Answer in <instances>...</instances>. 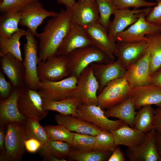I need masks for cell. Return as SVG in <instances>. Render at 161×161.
Instances as JSON below:
<instances>
[{"label":"cell","mask_w":161,"mask_h":161,"mask_svg":"<svg viewBox=\"0 0 161 161\" xmlns=\"http://www.w3.org/2000/svg\"><path fill=\"white\" fill-rule=\"evenodd\" d=\"M116 42L114 55L126 69L148 51L147 43L145 40L134 43Z\"/></svg>","instance_id":"cell-18"},{"label":"cell","mask_w":161,"mask_h":161,"mask_svg":"<svg viewBox=\"0 0 161 161\" xmlns=\"http://www.w3.org/2000/svg\"><path fill=\"white\" fill-rule=\"evenodd\" d=\"M131 89L125 77L109 82L97 95V105L103 109H110L130 96Z\"/></svg>","instance_id":"cell-4"},{"label":"cell","mask_w":161,"mask_h":161,"mask_svg":"<svg viewBox=\"0 0 161 161\" xmlns=\"http://www.w3.org/2000/svg\"><path fill=\"white\" fill-rule=\"evenodd\" d=\"M111 132L116 145H123L130 148L139 145L143 142L146 134L126 123Z\"/></svg>","instance_id":"cell-25"},{"label":"cell","mask_w":161,"mask_h":161,"mask_svg":"<svg viewBox=\"0 0 161 161\" xmlns=\"http://www.w3.org/2000/svg\"><path fill=\"white\" fill-rule=\"evenodd\" d=\"M68 10L72 24L84 27L99 22V11L96 0H79L72 8Z\"/></svg>","instance_id":"cell-13"},{"label":"cell","mask_w":161,"mask_h":161,"mask_svg":"<svg viewBox=\"0 0 161 161\" xmlns=\"http://www.w3.org/2000/svg\"><path fill=\"white\" fill-rule=\"evenodd\" d=\"M154 128L156 131L161 133V107L154 109Z\"/></svg>","instance_id":"cell-46"},{"label":"cell","mask_w":161,"mask_h":161,"mask_svg":"<svg viewBox=\"0 0 161 161\" xmlns=\"http://www.w3.org/2000/svg\"><path fill=\"white\" fill-rule=\"evenodd\" d=\"M126 158L119 147H116L112 152L108 161H125Z\"/></svg>","instance_id":"cell-45"},{"label":"cell","mask_w":161,"mask_h":161,"mask_svg":"<svg viewBox=\"0 0 161 161\" xmlns=\"http://www.w3.org/2000/svg\"><path fill=\"white\" fill-rule=\"evenodd\" d=\"M68 56H55L46 60L39 61L37 67L40 81H59L69 76L67 68Z\"/></svg>","instance_id":"cell-11"},{"label":"cell","mask_w":161,"mask_h":161,"mask_svg":"<svg viewBox=\"0 0 161 161\" xmlns=\"http://www.w3.org/2000/svg\"><path fill=\"white\" fill-rule=\"evenodd\" d=\"M17 104L20 112L27 118L34 117L40 121L48 113L43 109L42 97L38 91L26 86L20 89Z\"/></svg>","instance_id":"cell-7"},{"label":"cell","mask_w":161,"mask_h":161,"mask_svg":"<svg viewBox=\"0 0 161 161\" xmlns=\"http://www.w3.org/2000/svg\"><path fill=\"white\" fill-rule=\"evenodd\" d=\"M24 123H10L6 126L5 147L10 161H21L25 153L27 137Z\"/></svg>","instance_id":"cell-6"},{"label":"cell","mask_w":161,"mask_h":161,"mask_svg":"<svg viewBox=\"0 0 161 161\" xmlns=\"http://www.w3.org/2000/svg\"><path fill=\"white\" fill-rule=\"evenodd\" d=\"M39 0H4L0 3V10L5 12L14 10L20 12L30 4Z\"/></svg>","instance_id":"cell-39"},{"label":"cell","mask_w":161,"mask_h":161,"mask_svg":"<svg viewBox=\"0 0 161 161\" xmlns=\"http://www.w3.org/2000/svg\"><path fill=\"white\" fill-rule=\"evenodd\" d=\"M0 65L1 69L9 79L13 87L21 89L26 86L23 61L9 53L1 57Z\"/></svg>","instance_id":"cell-20"},{"label":"cell","mask_w":161,"mask_h":161,"mask_svg":"<svg viewBox=\"0 0 161 161\" xmlns=\"http://www.w3.org/2000/svg\"><path fill=\"white\" fill-rule=\"evenodd\" d=\"M150 57L147 51L138 61L126 69L125 77L132 89L151 84Z\"/></svg>","instance_id":"cell-15"},{"label":"cell","mask_w":161,"mask_h":161,"mask_svg":"<svg viewBox=\"0 0 161 161\" xmlns=\"http://www.w3.org/2000/svg\"><path fill=\"white\" fill-rule=\"evenodd\" d=\"M71 145L62 141L49 139L42 145L38 151L39 154L43 157L53 156L60 161L66 160Z\"/></svg>","instance_id":"cell-28"},{"label":"cell","mask_w":161,"mask_h":161,"mask_svg":"<svg viewBox=\"0 0 161 161\" xmlns=\"http://www.w3.org/2000/svg\"><path fill=\"white\" fill-rule=\"evenodd\" d=\"M80 1H91V0H79Z\"/></svg>","instance_id":"cell-51"},{"label":"cell","mask_w":161,"mask_h":161,"mask_svg":"<svg viewBox=\"0 0 161 161\" xmlns=\"http://www.w3.org/2000/svg\"><path fill=\"white\" fill-rule=\"evenodd\" d=\"M73 134L71 147L79 151L93 150L95 136L76 132H73Z\"/></svg>","instance_id":"cell-38"},{"label":"cell","mask_w":161,"mask_h":161,"mask_svg":"<svg viewBox=\"0 0 161 161\" xmlns=\"http://www.w3.org/2000/svg\"><path fill=\"white\" fill-rule=\"evenodd\" d=\"M36 118H27L24 123L27 139L34 138L39 141L42 145L49 140L44 128L39 123Z\"/></svg>","instance_id":"cell-34"},{"label":"cell","mask_w":161,"mask_h":161,"mask_svg":"<svg viewBox=\"0 0 161 161\" xmlns=\"http://www.w3.org/2000/svg\"><path fill=\"white\" fill-rule=\"evenodd\" d=\"M42 97L44 110L55 111L63 114L76 117V109L80 104L75 99L70 97L62 100H54Z\"/></svg>","instance_id":"cell-27"},{"label":"cell","mask_w":161,"mask_h":161,"mask_svg":"<svg viewBox=\"0 0 161 161\" xmlns=\"http://www.w3.org/2000/svg\"><path fill=\"white\" fill-rule=\"evenodd\" d=\"M25 149L28 152L34 153L38 151L41 147L42 144L38 140L34 138L26 140L24 142Z\"/></svg>","instance_id":"cell-44"},{"label":"cell","mask_w":161,"mask_h":161,"mask_svg":"<svg viewBox=\"0 0 161 161\" xmlns=\"http://www.w3.org/2000/svg\"></svg>","instance_id":"cell-53"},{"label":"cell","mask_w":161,"mask_h":161,"mask_svg":"<svg viewBox=\"0 0 161 161\" xmlns=\"http://www.w3.org/2000/svg\"><path fill=\"white\" fill-rule=\"evenodd\" d=\"M117 146L111 132L103 130L95 136L93 150L112 152Z\"/></svg>","instance_id":"cell-37"},{"label":"cell","mask_w":161,"mask_h":161,"mask_svg":"<svg viewBox=\"0 0 161 161\" xmlns=\"http://www.w3.org/2000/svg\"><path fill=\"white\" fill-rule=\"evenodd\" d=\"M4 0H0V3H1Z\"/></svg>","instance_id":"cell-52"},{"label":"cell","mask_w":161,"mask_h":161,"mask_svg":"<svg viewBox=\"0 0 161 161\" xmlns=\"http://www.w3.org/2000/svg\"><path fill=\"white\" fill-rule=\"evenodd\" d=\"M49 139L61 141L72 145L73 132L70 131L64 126L47 125L44 127Z\"/></svg>","instance_id":"cell-35"},{"label":"cell","mask_w":161,"mask_h":161,"mask_svg":"<svg viewBox=\"0 0 161 161\" xmlns=\"http://www.w3.org/2000/svg\"><path fill=\"white\" fill-rule=\"evenodd\" d=\"M21 18L20 12L10 10L4 12L0 17V37L9 38L21 29L18 27Z\"/></svg>","instance_id":"cell-30"},{"label":"cell","mask_w":161,"mask_h":161,"mask_svg":"<svg viewBox=\"0 0 161 161\" xmlns=\"http://www.w3.org/2000/svg\"><path fill=\"white\" fill-rule=\"evenodd\" d=\"M99 11V22L102 24L108 32V27L111 21L110 17L119 9L113 3L112 0H95Z\"/></svg>","instance_id":"cell-36"},{"label":"cell","mask_w":161,"mask_h":161,"mask_svg":"<svg viewBox=\"0 0 161 161\" xmlns=\"http://www.w3.org/2000/svg\"><path fill=\"white\" fill-rule=\"evenodd\" d=\"M155 139L157 150L160 155H161V133L156 131Z\"/></svg>","instance_id":"cell-49"},{"label":"cell","mask_w":161,"mask_h":161,"mask_svg":"<svg viewBox=\"0 0 161 161\" xmlns=\"http://www.w3.org/2000/svg\"><path fill=\"white\" fill-rule=\"evenodd\" d=\"M25 36L27 41L24 45V57L23 61L25 70V84L27 87L38 91L40 85L37 73L39 61L38 42L35 36L28 29Z\"/></svg>","instance_id":"cell-3"},{"label":"cell","mask_w":161,"mask_h":161,"mask_svg":"<svg viewBox=\"0 0 161 161\" xmlns=\"http://www.w3.org/2000/svg\"><path fill=\"white\" fill-rule=\"evenodd\" d=\"M135 109L130 97L123 102L104 112L107 117L117 118L130 127L134 128V119L137 113Z\"/></svg>","instance_id":"cell-26"},{"label":"cell","mask_w":161,"mask_h":161,"mask_svg":"<svg viewBox=\"0 0 161 161\" xmlns=\"http://www.w3.org/2000/svg\"><path fill=\"white\" fill-rule=\"evenodd\" d=\"M77 78L70 76L61 80L51 81H40L38 91L43 98L54 100H61L70 97L77 83Z\"/></svg>","instance_id":"cell-9"},{"label":"cell","mask_w":161,"mask_h":161,"mask_svg":"<svg viewBox=\"0 0 161 161\" xmlns=\"http://www.w3.org/2000/svg\"><path fill=\"white\" fill-rule=\"evenodd\" d=\"M154 109L151 105L143 106L135 117L134 127L145 133L154 128Z\"/></svg>","instance_id":"cell-32"},{"label":"cell","mask_w":161,"mask_h":161,"mask_svg":"<svg viewBox=\"0 0 161 161\" xmlns=\"http://www.w3.org/2000/svg\"><path fill=\"white\" fill-rule=\"evenodd\" d=\"M157 4L146 16L148 22L161 27V0H155Z\"/></svg>","instance_id":"cell-41"},{"label":"cell","mask_w":161,"mask_h":161,"mask_svg":"<svg viewBox=\"0 0 161 161\" xmlns=\"http://www.w3.org/2000/svg\"><path fill=\"white\" fill-rule=\"evenodd\" d=\"M112 152L95 150L79 151L71 146L66 158L77 161H107Z\"/></svg>","instance_id":"cell-33"},{"label":"cell","mask_w":161,"mask_h":161,"mask_svg":"<svg viewBox=\"0 0 161 161\" xmlns=\"http://www.w3.org/2000/svg\"><path fill=\"white\" fill-rule=\"evenodd\" d=\"M6 127L0 125V161H10L5 150V139Z\"/></svg>","instance_id":"cell-43"},{"label":"cell","mask_w":161,"mask_h":161,"mask_svg":"<svg viewBox=\"0 0 161 161\" xmlns=\"http://www.w3.org/2000/svg\"><path fill=\"white\" fill-rule=\"evenodd\" d=\"M130 97L136 109L148 105L161 107V88L151 83L132 89Z\"/></svg>","instance_id":"cell-21"},{"label":"cell","mask_w":161,"mask_h":161,"mask_svg":"<svg viewBox=\"0 0 161 161\" xmlns=\"http://www.w3.org/2000/svg\"><path fill=\"white\" fill-rule=\"evenodd\" d=\"M90 66L99 84L98 94L109 82L125 77L126 71L117 59L106 64L92 63Z\"/></svg>","instance_id":"cell-17"},{"label":"cell","mask_w":161,"mask_h":161,"mask_svg":"<svg viewBox=\"0 0 161 161\" xmlns=\"http://www.w3.org/2000/svg\"><path fill=\"white\" fill-rule=\"evenodd\" d=\"M84 28L92 45L103 51L110 59L114 61L116 42L109 38L104 27L98 22Z\"/></svg>","instance_id":"cell-19"},{"label":"cell","mask_w":161,"mask_h":161,"mask_svg":"<svg viewBox=\"0 0 161 161\" xmlns=\"http://www.w3.org/2000/svg\"><path fill=\"white\" fill-rule=\"evenodd\" d=\"M92 45L83 27L71 23L69 30L59 47L55 56H68L78 49Z\"/></svg>","instance_id":"cell-16"},{"label":"cell","mask_w":161,"mask_h":161,"mask_svg":"<svg viewBox=\"0 0 161 161\" xmlns=\"http://www.w3.org/2000/svg\"><path fill=\"white\" fill-rule=\"evenodd\" d=\"M152 9L151 7L146 8L136 22L115 36L114 41L116 42H137L145 40L146 35L161 32V27L150 23L145 19L146 16Z\"/></svg>","instance_id":"cell-8"},{"label":"cell","mask_w":161,"mask_h":161,"mask_svg":"<svg viewBox=\"0 0 161 161\" xmlns=\"http://www.w3.org/2000/svg\"><path fill=\"white\" fill-rule=\"evenodd\" d=\"M154 128L146 133L139 145L128 148L126 154L129 161H158L160 155L157 150Z\"/></svg>","instance_id":"cell-14"},{"label":"cell","mask_w":161,"mask_h":161,"mask_svg":"<svg viewBox=\"0 0 161 161\" xmlns=\"http://www.w3.org/2000/svg\"><path fill=\"white\" fill-rule=\"evenodd\" d=\"M76 117L92 123L103 130L111 132L125 123L119 119L110 120L105 114L104 112L99 106L80 105L76 109Z\"/></svg>","instance_id":"cell-10"},{"label":"cell","mask_w":161,"mask_h":161,"mask_svg":"<svg viewBox=\"0 0 161 161\" xmlns=\"http://www.w3.org/2000/svg\"><path fill=\"white\" fill-rule=\"evenodd\" d=\"M114 4L120 9H127L132 7L138 9L142 7H150L157 4L156 2L148 1L145 0H112Z\"/></svg>","instance_id":"cell-40"},{"label":"cell","mask_w":161,"mask_h":161,"mask_svg":"<svg viewBox=\"0 0 161 161\" xmlns=\"http://www.w3.org/2000/svg\"><path fill=\"white\" fill-rule=\"evenodd\" d=\"M21 18L19 25L26 27L35 36L38 33V27L48 17H55L59 13L45 9L41 3L38 1L30 4L20 12Z\"/></svg>","instance_id":"cell-12"},{"label":"cell","mask_w":161,"mask_h":161,"mask_svg":"<svg viewBox=\"0 0 161 161\" xmlns=\"http://www.w3.org/2000/svg\"><path fill=\"white\" fill-rule=\"evenodd\" d=\"M60 4H64L66 9H70L72 8L76 3L75 0H56Z\"/></svg>","instance_id":"cell-48"},{"label":"cell","mask_w":161,"mask_h":161,"mask_svg":"<svg viewBox=\"0 0 161 161\" xmlns=\"http://www.w3.org/2000/svg\"><path fill=\"white\" fill-rule=\"evenodd\" d=\"M147 51L150 57L151 75L161 67V32L146 35Z\"/></svg>","instance_id":"cell-29"},{"label":"cell","mask_w":161,"mask_h":161,"mask_svg":"<svg viewBox=\"0 0 161 161\" xmlns=\"http://www.w3.org/2000/svg\"><path fill=\"white\" fill-rule=\"evenodd\" d=\"M12 88L11 83L5 79L4 73L0 72V100L7 98L10 95Z\"/></svg>","instance_id":"cell-42"},{"label":"cell","mask_w":161,"mask_h":161,"mask_svg":"<svg viewBox=\"0 0 161 161\" xmlns=\"http://www.w3.org/2000/svg\"><path fill=\"white\" fill-rule=\"evenodd\" d=\"M145 10L127 9L117 10L113 14L114 18L108 27V33L109 38L114 41V38L117 34L123 32L128 26L136 22Z\"/></svg>","instance_id":"cell-23"},{"label":"cell","mask_w":161,"mask_h":161,"mask_svg":"<svg viewBox=\"0 0 161 161\" xmlns=\"http://www.w3.org/2000/svg\"><path fill=\"white\" fill-rule=\"evenodd\" d=\"M20 89L12 87L9 96L0 100V125L6 126L10 123H24L27 118L20 112L17 100Z\"/></svg>","instance_id":"cell-22"},{"label":"cell","mask_w":161,"mask_h":161,"mask_svg":"<svg viewBox=\"0 0 161 161\" xmlns=\"http://www.w3.org/2000/svg\"><path fill=\"white\" fill-rule=\"evenodd\" d=\"M68 57L67 68L69 76L77 78L92 63L106 64L113 61L104 52L93 45L75 49Z\"/></svg>","instance_id":"cell-2"},{"label":"cell","mask_w":161,"mask_h":161,"mask_svg":"<svg viewBox=\"0 0 161 161\" xmlns=\"http://www.w3.org/2000/svg\"><path fill=\"white\" fill-rule=\"evenodd\" d=\"M54 118L58 124L64 126L71 132L95 136L103 130L92 123L69 115L59 113L56 114Z\"/></svg>","instance_id":"cell-24"},{"label":"cell","mask_w":161,"mask_h":161,"mask_svg":"<svg viewBox=\"0 0 161 161\" xmlns=\"http://www.w3.org/2000/svg\"><path fill=\"white\" fill-rule=\"evenodd\" d=\"M98 89V81L89 65L78 78L75 88L70 97L75 99L80 105H97Z\"/></svg>","instance_id":"cell-5"},{"label":"cell","mask_w":161,"mask_h":161,"mask_svg":"<svg viewBox=\"0 0 161 161\" xmlns=\"http://www.w3.org/2000/svg\"><path fill=\"white\" fill-rule=\"evenodd\" d=\"M71 24L70 12L67 9L61 10L57 16L47 21L42 32L38 33L35 36L39 41V61H45L55 56Z\"/></svg>","instance_id":"cell-1"},{"label":"cell","mask_w":161,"mask_h":161,"mask_svg":"<svg viewBox=\"0 0 161 161\" xmlns=\"http://www.w3.org/2000/svg\"><path fill=\"white\" fill-rule=\"evenodd\" d=\"M151 83L161 88V67L151 75Z\"/></svg>","instance_id":"cell-47"},{"label":"cell","mask_w":161,"mask_h":161,"mask_svg":"<svg viewBox=\"0 0 161 161\" xmlns=\"http://www.w3.org/2000/svg\"><path fill=\"white\" fill-rule=\"evenodd\" d=\"M26 31L21 29L9 38L0 37V56L2 57L10 53L18 59L23 61L20 48V39L25 35Z\"/></svg>","instance_id":"cell-31"},{"label":"cell","mask_w":161,"mask_h":161,"mask_svg":"<svg viewBox=\"0 0 161 161\" xmlns=\"http://www.w3.org/2000/svg\"><path fill=\"white\" fill-rule=\"evenodd\" d=\"M158 161H161V155H160V157Z\"/></svg>","instance_id":"cell-50"}]
</instances>
